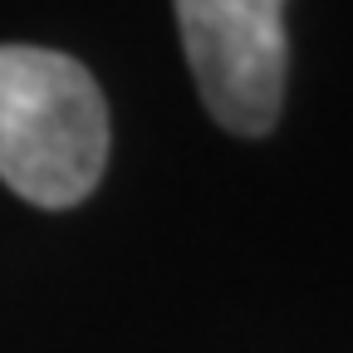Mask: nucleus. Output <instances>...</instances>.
Listing matches in <instances>:
<instances>
[{
	"label": "nucleus",
	"instance_id": "obj_1",
	"mask_svg": "<svg viewBox=\"0 0 353 353\" xmlns=\"http://www.w3.org/2000/svg\"><path fill=\"white\" fill-rule=\"evenodd\" d=\"M108 162V103L59 50L0 44V182L34 206H79Z\"/></svg>",
	"mask_w": 353,
	"mask_h": 353
},
{
	"label": "nucleus",
	"instance_id": "obj_2",
	"mask_svg": "<svg viewBox=\"0 0 353 353\" xmlns=\"http://www.w3.org/2000/svg\"><path fill=\"white\" fill-rule=\"evenodd\" d=\"M187 64L221 128L265 138L285 103V0H176Z\"/></svg>",
	"mask_w": 353,
	"mask_h": 353
}]
</instances>
